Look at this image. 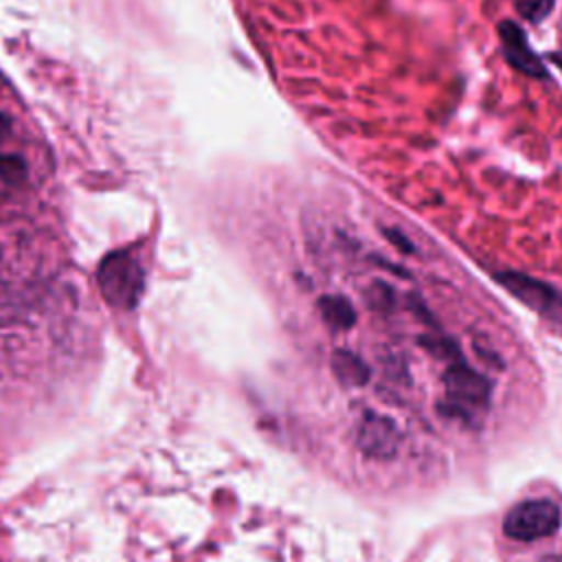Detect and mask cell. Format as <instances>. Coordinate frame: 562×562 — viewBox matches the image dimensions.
<instances>
[{
	"instance_id": "1",
	"label": "cell",
	"mask_w": 562,
	"mask_h": 562,
	"mask_svg": "<svg viewBox=\"0 0 562 562\" xmlns=\"http://www.w3.org/2000/svg\"><path fill=\"white\" fill-rule=\"evenodd\" d=\"M490 380L470 369L463 360L452 362L443 373V400L437 404L439 413L476 424L490 406Z\"/></svg>"
},
{
	"instance_id": "2",
	"label": "cell",
	"mask_w": 562,
	"mask_h": 562,
	"mask_svg": "<svg viewBox=\"0 0 562 562\" xmlns=\"http://www.w3.org/2000/svg\"><path fill=\"white\" fill-rule=\"evenodd\" d=\"M97 283L112 307L134 310L145 290V272L127 250L110 252L97 268Z\"/></svg>"
},
{
	"instance_id": "3",
	"label": "cell",
	"mask_w": 562,
	"mask_h": 562,
	"mask_svg": "<svg viewBox=\"0 0 562 562\" xmlns=\"http://www.w3.org/2000/svg\"><path fill=\"white\" fill-rule=\"evenodd\" d=\"M558 527H560V509L555 503L547 498L522 501L514 505L503 520V533L520 542H533V540L547 538L553 531H558Z\"/></svg>"
},
{
	"instance_id": "4",
	"label": "cell",
	"mask_w": 562,
	"mask_h": 562,
	"mask_svg": "<svg viewBox=\"0 0 562 562\" xmlns=\"http://www.w3.org/2000/svg\"><path fill=\"white\" fill-rule=\"evenodd\" d=\"M494 279L538 316L562 327V294L553 285L516 270H501Z\"/></svg>"
},
{
	"instance_id": "5",
	"label": "cell",
	"mask_w": 562,
	"mask_h": 562,
	"mask_svg": "<svg viewBox=\"0 0 562 562\" xmlns=\"http://www.w3.org/2000/svg\"><path fill=\"white\" fill-rule=\"evenodd\" d=\"M358 448L371 459H391L400 446V430L391 417L367 413L358 426Z\"/></svg>"
},
{
	"instance_id": "6",
	"label": "cell",
	"mask_w": 562,
	"mask_h": 562,
	"mask_svg": "<svg viewBox=\"0 0 562 562\" xmlns=\"http://www.w3.org/2000/svg\"><path fill=\"white\" fill-rule=\"evenodd\" d=\"M498 37H501L505 59L509 61L512 68H516L518 72H522L527 77H542L544 75L542 59L529 46L525 31L516 22H512V20L501 22L498 24Z\"/></svg>"
},
{
	"instance_id": "7",
	"label": "cell",
	"mask_w": 562,
	"mask_h": 562,
	"mask_svg": "<svg viewBox=\"0 0 562 562\" xmlns=\"http://www.w3.org/2000/svg\"><path fill=\"white\" fill-rule=\"evenodd\" d=\"M331 371L345 386H362L369 382V367L351 351L338 349L331 356Z\"/></svg>"
},
{
	"instance_id": "8",
	"label": "cell",
	"mask_w": 562,
	"mask_h": 562,
	"mask_svg": "<svg viewBox=\"0 0 562 562\" xmlns=\"http://www.w3.org/2000/svg\"><path fill=\"white\" fill-rule=\"evenodd\" d=\"M318 310L323 321L331 327V329H349L356 323V312L351 307V303L342 296H321L318 299Z\"/></svg>"
},
{
	"instance_id": "9",
	"label": "cell",
	"mask_w": 562,
	"mask_h": 562,
	"mask_svg": "<svg viewBox=\"0 0 562 562\" xmlns=\"http://www.w3.org/2000/svg\"><path fill=\"white\" fill-rule=\"evenodd\" d=\"M553 4L555 0H518L516 9L525 20L538 24L553 11Z\"/></svg>"
},
{
	"instance_id": "10",
	"label": "cell",
	"mask_w": 562,
	"mask_h": 562,
	"mask_svg": "<svg viewBox=\"0 0 562 562\" xmlns=\"http://www.w3.org/2000/svg\"><path fill=\"white\" fill-rule=\"evenodd\" d=\"M26 178V165L20 156L0 154V180L9 184H18Z\"/></svg>"
},
{
	"instance_id": "11",
	"label": "cell",
	"mask_w": 562,
	"mask_h": 562,
	"mask_svg": "<svg viewBox=\"0 0 562 562\" xmlns=\"http://www.w3.org/2000/svg\"><path fill=\"white\" fill-rule=\"evenodd\" d=\"M369 296H371V303L375 307H389L393 303V292L384 283H375L373 290H369Z\"/></svg>"
},
{
	"instance_id": "12",
	"label": "cell",
	"mask_w": 562,
	"mask_h": 562,
	"mask_svg": "<svg viewBox=\"0 0 562 562\" xmlns=\"http://www.w3.org/2000/svg\"><path fill=\"white\" fill-rule=\"evenodd\" d=\"M7 132H9V119L0 112V138H2Z\"/></svg>"
},
{
	"instance_id": "13",
	"label": "cell",
	"mask_w": 562,
	"mask_h": 562,
	"mask_svg": "<svg viewBox=\"0 0 562 562\" xmlns=\"http://www.w3.org/2000/svg\"><path fill=\"white\" fill-rule=\"evenodd\" d=\"M549 59H551V61L562 70V53H551V55H549Z\"/></svg>"
},
{
	"instance_id": "14",
	"label": "cell",
	"mask_w": 562,
	"mask_h": 562,
	"mask_svg": "<svg viewBox=\"0 0 562 562\" xmlns=\"http://www.w3.org/2000/svg\"><path fill=\"white\" fill-rule=\"evenodd\" d=\"M542 562H562V555H547Z\"/></svg>"
}]
</instances>
